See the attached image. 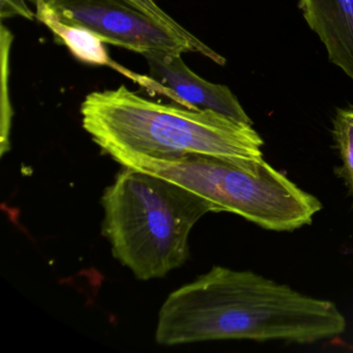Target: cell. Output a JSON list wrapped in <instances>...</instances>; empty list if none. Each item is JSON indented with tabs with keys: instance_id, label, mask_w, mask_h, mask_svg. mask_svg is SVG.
<instances>
[{
	"instance_id": "6da1fadb",
	"label": "cell",
	"mask_w": 353,
	"mask_h": 353,
	"mask_svg": "<svg viewBox=\"0 0 353 353\" xmlns=\"http://www.w3.org/2000/svg\"><path fill=\"white\" fill-rule=\"evenodd\" d=\"M346 325L332 301L251 270L216 265L170 293L154 336L163 346L221 340L305 345L336 338Z\"/></svg>"
},
{
	"instance_id": "7a4b0ae2",
	"label": "cell",
	"mask_w": 353,
	"mask_h": 353,
	"mask_svg": "<svg viewBox=\"0 0 353 353\" xmlns=\"http://www.w3.org/2000/svg\"><path fill=\"white\" fill-rule=\"evenodd\" d=\"M80 113L83 129L110 157L205 156L241 165L263 160V140L253 125L216 111L154 102L125 85L90 92Z\"/></svg>"
},
{
	"instance_id": "3957f363",
	"label": "cell",
	"mask_w": 353,
	"mask_h": 353,
	"mask_svg": "<svg viewBox=\"0 0 353 353\" xmlns=\"http://www.w3.org/2000/svg\"><path fill=\"white\" fill-rule=\"evenodd\" d=\"M102 234L115 259L141 281L164 278L187 262L196 223L214 212L183 185L123 167L101 199Z\"/></svg>"
},
{
	"instance_id": "277c9868",
	"label": "cell",
	"mask_w": 353,
	"mask_h": 353,
	"mask_svg": "<svg viewBox=\"0 0 353 353\" xmlns=\"http://www.w3.org/2000/svg\"><path fill=\"white\" fill-rule=\"evenodd\" d=\"M111 158L123 167L187 188L208 200L214 212L237 214L266 230H296L311 224L322 210L315 196L297 187L264 159L241 165L205 156L157 159L119 154Z\"/></svg>"
},
{
	"instance_id": "5b68a950",
	"label": "cell",
	"mask_w": 353,
	"mask_h": 353,
	"mask_svg": "<svg viewBox=\"0 0 353 353\" xmlns=\"http://www.w3.org/2000/svg\"><path fill=\"white\" fill-rule=\"evenodd\" d=\"M52 8L63 22L88 28L105 44L142 55L200 53L191 41L150 19L125 0H57Z\"/></svg>"
},
{
	"instance_id": "8992f818",
	"label": "cell",
	"mask_w": 353,
	"mask_h": 353,
	"mask_svg": "<svg viewBox=\"0 0 353 353\" xmlns=\"http://www.w3.org/2000/svg\"><path fill=\"white\" fill-rule=\"evenodd\" d=\"M150 77L169 88L181 106L212 110L243 123L253 125L233 92L226 85L210 83L194 73L181 59V54L144 53Z\"/></svg>"
},
{
	"instance_id": "52a82bcc",
	"label": "cell",
	"mask_w": 353,
	"mask_h": 353,
	"mask_svg": "<svg viewBox=\"0 0 353 353\" xmlns=\"http://www.w3.org/2000/svg\"><path fill=\"white\" fill-rule=\"evenodd\" d=\"M299 8L330 63L353 80V0H299Z\"/></svg>"
},
{
	"instance_id": "ba28073f",
	"label": "cell",
	"mask_w": 353,
	"mask_h": 353,
	"mask_svg": "<svg viewBox=\"0 0 353 353\" xmlns=\"http://www.w3.org/2000/svg\"><path fill=\"white\" fill-rule=\"evenodd\" d=\"M36 18L54 34L55 38L59 39V42L67 46L70 52L78 61L88 65L110 68L123 74L129 79L133 80L139 85L148 88L150 92L164 94L167 98L174 101L176 104L179 103V99L169 88H165L152 77L138 75L113 61L109 57L108 51L105 48V43L97 34L82 26L65 23L59 17L52 7L43 6V7L37 8Z\"/></svg>"
},
{
	"instance_id": "9c48e42d",
	"label": "cell",
	"mask_w": 353,
	"mask_h": 353,
	"mask_svg": "<svg viewBox=\"0 0 353 353\" xmlns=\"http://www.w3.org/2000/svg\"><path fill=\"white\" fill-rule=\"evenodd\" d=\"M332 134L341 159L338 173L353 202V106L336 110L332 121Z\"/></svg>"
},
{
	"instance_id": "30bf717a",
	"label": "cell",
	"mask_w": 353,
	"mask_h": 353,
	"mask_svg": "<svg viewBox=\"0 0 353 353\" xmlns=\"http://www.w3.org/2000/svg\"><path fill=\"white\" fill-rule=\"evenodd\" d=\"M14 37L12 32L1 26L0 28V49H1V154L10 146V129H11L13 109L9 94L10 51Z\"/></svg>"
},
{
	"instance_id": "8fae6325",
	"label": "cell",
	"mask_w": 353,
	"mask_h": 353,
	"mask_svg": "<svg viewBox=\"0 0 353 353\" xmlns=\"http://www.w3.org/2000/svg\"><path fill=\"white\" fill-rule=\"evenodd\" d=\"M125 1L133 6L134 8L139 10V11H141L142 13L145 14L146 16H148V17L154 20V21L158 22L159 24H162V26L170 28L173 32H177V34L191 41L193 44H195L196 46L200 49V53L204 55V57H208V59H212V61H214V63L220 65H224L225 63H226V59H225L224 57H221L216 51L206 46L204 43L198 40L194 34L188 32L183 26L177 23L174 18L170 17L166 12L163 11V10L154 3V0H125Z\"/></svg>"
},
{
	"instance_id": "7c38bea8",
	"label": "cell",
	"mask_w": 353,
	"mask_h": 353,
	"mask_svg": "<svg viewBox=\"0 0 353 353\" xmlns=\"http://www.w3.org/2000/svg\"><path fill=\"white\" fill-rule=\"evenodd\" d=\"M16 16L34 20L36 15L30 11L26 0H0V18L7 19Z\"/></svg>"
},
{
	"instance_id": "4fadbf2b",
	"label": "cell",
	"mask_w": 353,
	"mask_h": 353,
	"mask_svg": "<svg viewBox=\"0 0 353 353\" xmlns=\"http://www.w3.org/2000/svg\"><path fill=\"white\" fill-rule=\"evenodd\" d=\"M36 3L37 8L43 7V6H49V7H53L54 3H57V0H30Z\"/></svg>"
}]
</instances>
